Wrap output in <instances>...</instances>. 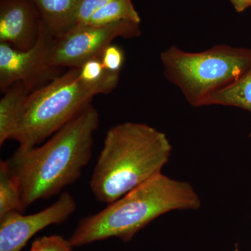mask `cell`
Returning <instances> with one entry per match:
<instances>
[{"mask_svg": "<svg viewBox=\"0 0 251 251\" xmlns=\"http://www.w3.org/2000/svg\"><path fill=\"white\" fill-rule=\"evenodd\" d=\"M100 118L92 104L51 136L30 149L18 148L6 160L27 209L75 182L90 163Z\"/></svg>", "mask_w": 251, "mask_h": 251, "instance_id": "1", "label": "cell"}, {"mask_svg": "<svg viewBox=\"0 0 251 251\" xmlns=\"http://www.w3.org/2000/svg\"><path fill=\"white\" fill-rule=\"evenodd\" d=\"M171 153L163 132L146 124H119L106 133L91 177V191L99 202H115L161 174Z\"/></svg>", "mask_w": 251, "mask_h": 251, "instance_id": "2", "label": "cell"}, {"mask_svg": "<svg viewBox=\"0 0 251 251\" xmlns=\"http://www.w3.org/2000/svg\"><path fill=\"white\" fill-rule=\"evenodd\" d=\"M201 206L191 184L161 173L103 210L81 219L68 240L73 247L114 237L128 242L159 216L175 210H197Z\"/></svg>", "mask_w": 251, "mask_h": 251, "instance_id": "3", "label": "cell"}, {"mask_svg": "<svg viewBox=\"0 0 251 251\" xmlns=\"http://www.w3.org/2000/svg\"><path fill=\"white\" fill-rule=\"evenodd\" d=\"M120 77V73H114L101 82L87 83L81 79L79 68L69 69L29 94L12 140L23 149L40 145L92 104L96 95L115 90Z\"/></svg>", "mask_w": 251, "mask_h": 251, "instance_id": "4", "label": "cell"}, {"mask_svg": "<svg viewBox=\"0 0 251 251\" xmlns=\"http://www.w3.org/2000/svg\"><path fill=\"white\" fill-rule=\"evenodd\" d=\"M160 57L167 80L193 107L204 106L209 96L232 83L251 66V49L224 44L200 52L173 46Z\"/></svg>", "mask_w": 251, "mask_h": 251, "instance_id": "5", "label": "cell"}, {"mask_svg": "<svg viewBox=\"0 0 251 251\" xmlns=\"http://www.w3.org/2000/svg\"><path fill=\"white\" fill-rule=\"evenodd\" d=\"M140 35V23L131 21L73 27L54 38L49 63L54 67L80 68L90 59H101L104 50L117 38L133 39Z\"/></svg>", "mask_w": 251, "mask_h": 251, "instance_id": "6", "label": "cell"}, {"mask_svg": "<svg viewBox=\"0 0 251 251\" xmlns=\"http://www.w3.org/2000/svg\"><path fill=\"white\" fill-rule=\"evenodd\" d=\"M55 36L41 21L37 41L29 50H21L0 43V90L4 94L11 85L21 82L30 92L52 82L62 74V68L49 63Z\"/></svg>", "mask_w": 251, "mask_h": 251, "instance_id": "7", "label": "cell"}, {"mask_svg": "<svg viewBox=\"0 0 251 251\" xmlns=\"http://www.w3.org/2000/svg\"><path fill=\"white\" fill-rule=\"evenodd\" d=\"M77 204L68 192L46 209L30 215L17 211L0 216V251H21L29 239L52 225H60L74 214Z\"/></svg>", "mask_w": 251, "mask_h": 251, "instance_id": "8", "label": "cell"}, {"mask_svg": "<svg viewBox=\"0 0 251 251\" xmlns=\"http://www.w3.org/2000/svg\"><path fill=\"white\" fill-rule=\"evenodd\" d=\"M41 18L31 0H0V43L26 50L35 44Z\"/></svg>", "mask_w": 251, "mask_h": 251, "instance_id": "9", "label": "cell"}, {"mask_svg": "<svg viewBox=\"0 0 251 251\" xmlns=\"http://www.w3.org/2000/svg\"><path fill=\"white\" fill-rule=\"evenodd\" d=\"M30 91L21 82L9 87L0 100V146L17 131Z\"/></svg>", "mask_w": 251, "mask_h": 251, "instance_id": "10", "label": "cell"}, {"mask_svg": "<svg viewBox=\"0 0 251 251\" xmlns=\"http://www.w3.org/2000/svg\"><path fill=\"white\" fill-rule=\"evenodd\" d=\"M43 23L55 37L69 30L81 0H31Z\"/></svg>", "mask_w": 251, "mask_h": 251, "instance_id": "11", "label": "cell"}, {"mask_svg": "<svg viewBox=\"0 0 251 251\" xmlns=\"http://www.w3.org/2000/svg\"><path fill=\"white\" fill-rule=\"evenodd\" d=\"M237 107L251 112V66L239 78L209 96L207 105Z\"/></svg>", "mask_w": 251, "mask_h": 251, "instance_id": "12", "label": "cell"}, {"mask_svg": "<svg viewBox=\"0 0 251 251\" xmlns=\"http://www.w3.org/2000/svg\"><path fill=\"white\" fill-rule=\"evenodd\" d=\"M21 190L6 161L0 163V216L9 211L24 212Z\"/></svg>", "mask_w": 251, "mask_h": 251, "instance_id": "13", "label": "cell"}, {"mask_svg": "<svg viewBox=\"0 0 251 251\" xmlns=\"http://www.w3.org/2000/svg\"><path fill=\"white\" fill-rule=\"evenodd\" d=\"M140 21L139 14L132 0H112L97 11L87 25H104L120 21L140 23Z\"/></svg>", "mask_w": 251, "mask_h": 251, "instance_id": "14", "label": "cell"}, {"mask_svg": "<svg viewBox=\"0 0 251 251\" xmlns=\"http://www.w3.org/2000/svg\"><path fill=\"white\" fill-rule=\"evenodd\" d=\"M111 1L112 0H81L73 18L69 29L87 25L90 18L97 11Z\"/></svg>", "mask_w": 251, "mask_h": 251, "instance_id": "15", "label": "cell"}, {"mask_svg": "<svg viewBox=\"0 0 251 251\" xmlns=\"http://www.w3.org/2000/svg\"><path fill=\"white\" fill-rule=\"evenodd\" d=\"M80 69V76L87 83H97L108 78L115 72H110L104 69L101 59H90L82 64Z\"/></svg>", "mask_w": 251, "mask_h": 251, "instance_id": "16", "label": "cell"}, {"mask_svg": "<svg viewBox=\"0 0 251 251\" xmlns=\"http://www.w3.org/2000/svg\"><path fill=\"white\" fill-rule=\"evenodd\" d=\"M73 248L62 236H44L33 242L29 251H73Z\"/></svg>", "mask_w": 251, "mask_h": 251, "instance_id": "17", "label": "cell"}, {"mask_svg": "<svg viewBox=\"0 0 251 251\" xmlns=\"http://www.w3.org/2000/svg\"><path fill=\"white\" fill-rule=\"evenodd\" d=\"M104 69L110 72L121 73L125 55L123 50L115 44H110L105 49L101 56Z\"/></svg>", "mask_w": 251, "mask_h": 251, "instance_id": "18", "label": "cell"}, {"mask_svg": "<svg viewBox=\"0 0 251 251\" xmlns=\"http://www.w3.org/2000/svg\"><path fill=\"white\" fill-rule=\"evenodd\" d=\"M238 13H242L251 7V0H229Z\"/></svg>", "mask_w": 251, "mask_h": 251, "instance_id": "19", "label": "cell"}, {"mask_svg": "<svg viewBox=\"0 0 251 251\" xmlns=\"http://www.w3.org/2000/svg\"><path fill=\"white\" fill-rule=\"evenodd\" d=\"M236 251H237V249H236Z\"/></svg>", "mask_w": 251, "mask_h": 251, "instance_id": "20", "label": "cell"}]
</instances>
